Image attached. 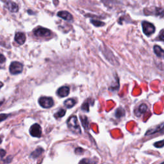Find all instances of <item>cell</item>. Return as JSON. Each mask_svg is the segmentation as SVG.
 <instances>
[{
	"label": "cell",
	"mask_w": 164,
	"mask_h": 164,
	"mask_svg": "<svg viewBox=\"0 0 164 164\" xmlns=\"http://www.w3.org/2000/svg\"><path fill=\"white\" fill-rule=\"evenodd\" d=\"M68 125L69 130L76 134H80L81 128L78 124V121L76 116H72L68 121Z\"/></svg>",
	"instance_id": "cell-1"
},
{
	"label": "cell",
	"mask_w": 164,
	"mask_h": 164,
	"mask_svg": "<svg viewBox=\"0 0 164 164\" xmlns=\"http://www.w3.org/2000/svg\"><path fill=\"white\" fill-rule=\"evenodd\" d=\"M144 14L145 15H154L156 16H159L164 17V9L160 7H149L145 8L144 10Z\"/></svg>",
	"instance_id": "cell-2"
},
{
	"label": "cell",
	"mask_w": 164,
	"mask_h": 164,
	"mask_svg": "<svg viewBox=\"0 0 164 164\" xmlns=\"http://www.w3.org/2000/svg\"><path fill=\"white\" fill-rule=\"evenodd\" d=\"M142 30L144 33L148 35L149 36L151 34H153L155 32V27L153 25V24L148 22V21H143L142 23Z\"/></svg>",
	"instance_id": "cell-3"
},
{
	"label": "cell",
	"mask_w": 164,
	"mask_h": 164,
	"mask_svg": "<svg viewBox=\"0 0 164 164\" xmlns=\"http://www.w3.org/2000/svg\"><path fill=\"white\" fill-rule=\"evenodd\" d=\"M23 65L21 63L18 62H13L10 65V72L12 75L19 74L23 71Z\"/></svg>",
	"instance_id": "cell-4"
},
{
	"label": "cell",
	"mask_w": 164,
	"mask_h": 164,
	"mask_svg": "<svg viewBox=\"0 0 164 164\" xmlns=\"http://www.w3.org/2000/svg\"><path fill=\"white\" fill-rule=\"evenodd\" d=\"M39 105L44 108H50L53 106L54 102L51 98L49 97H42L39 99Z\"/></svg>",
	"instance_id": "cell-5"
},
{
	"label": "cell",
	"mask_w": 164,
	"mask_h": 164,
	"mask_svg": "<svg viewBox=\"0 0 164 164\" xmlns=\"http://www.w3.org/2000/svg\"><path fill=\"white\" fill-rule=\"evenodd\" d=\"M34 34L39 37H47L51 35V32L47 28L39 27L34 30Z\"/></svg>",
	"instance_id": "cell-6"
},
{
	"label": "cell",
	"mask_w": 164,
	"mask_h": 164,
	"mask_svg": "<svg viewBox=\"0 0 164 164\" xmlns=\"http://www.w3.org/2000/svg\"><path fill=\"white\" fill-rule=\"evenodd\" d=\"M30 133L32 137L40 138L42 135L41 127L38 124H34L30 129Z\"/></svg>",
	"instance_id": "cell-7"
},
{
	"label": "cell",
	"mask_w": 164,
	"mask_h": 164,
	"mask_svg": "<svg viewBox=\"0 0 164 164\" xmlns=\"http://www.w3.org/2000/svg\"><path fill=\"white\" fill-rule=\"evenodd\" d=\"M15 40L17 44L23 45V44H25L26 41V36L23 33L17 32L15 35Z\"/></svg>",
	"instance_id": "cell-8"
},
{
	"label": "cell",
	"mask_w": 164,
	"mask_h": 164,
	"mask_svg": "<svg viewBox=\"0 0 164 164\" xmlns=\"http://www.w3.org/2000/svg\"><path fill=\"white\" fill-rule=\"evenodd\" d=\"M6 7L10 11L12 12H17L19 10V7H18V5L14 3L11 1H8L6 3Z\"/></svg>",
	"instance_id": "cell-9"
},
{
	"label": "cell",
	"mask_w": 164,
	"mask_h": 164,
	"mask_svg": "<svg viewBox=\"0 0 164 164\" xmlns=\"http://www.w3.org/2000/svg\"><path fill=\"white\" fill-rule=\"evenodd\" d=\"M58 16L62 18L63 19L66 21H71L72 20V16L67 11H60L57 14Z\"/></svg>",
	"instance_id": "cell-10"
},
{
	"label": "cell",
	"mask_w": 164,
	"mask_h": 164,
	"mask_svg": "<svg viewBox=\"0 0 164 164\" xmlns=\"http://www.w3.org/2000/svg\"><path fill=\"white\" fill-rule=\"evenodd\" d=\"M70 89L68 87H62L57 90V94L60 96L64 98V97L68 96L69 94Z\"/></svg>",
	"instance_id": "cell-11"
},
{
	"label": "cell",
	"mask_w": 164,
	"mask_h": 164,
	"mask_svg": "<svg viewBox=\"0 0 164 164\" xmlns=\"http://www.w3.org/2000/svg\"><path fill=\"white\" fill-rule=\"evenodd\" d=\"M148 110V106L145 104H142L138 106V108L135 111V115L138 117H140L141 115L145 113Z\"/></svg>",
	"instance_id": "cell-12"
},
{
	"label": "cell",
	"mask_w": 164,
	"mask_h": 164,
	"mask_svg": "<svg viewBox=\"0 0 164 164\" xmlns=\"http://www.w3.org/2000/svg\"><path fill=\"white\" fill-rule=\"evenodd\" d=\"M164 127V123H162L159 126H157L156 127H154V128H151V130H148L146 133H145V135H152V134H155L156 133H158Z\"/></svg>",
	"instance_id": "cell-13"
},
{
	"label": "cell",
	"mask_w": 164,
	"mask_h": 164,
	"mask_svg": "<svg viewBox=\"0 0 164 164\" xmlns=\"http://www.w3.org/2000/svg\"><path fill=\"white\" fill-rule=\"evenodd\" d=\"M153 50L155 53L158 57L164 58V50L162 49L159 46H155Z\"/></svg>",
	"instance_id": "cell-14"
},
{
	"label": "cell",
	"mask_w": 164,
	"mask_h": 164,
	"mask_svg": "<svg viewBox=\"0 0 164 164\" xmlns=\"http://www.w3.org/2000/svg\"><path fill=\"white\" fill-rule=\"evenodd\" d=\"M43 152H44L43 149L39 148L38 149H37L36 150H35L33 152H32L30 156H31L32 159H36V158H38L39 156H40Z\"/></svg>",
	"instance_id": "cell-15"
},
{
	"label": "cell",
	"mask_w": 164,
	"mask_h": 164,
	"mask_svg": "<svg viewBox=\"0 0 164 164\" xmlns=\"http://www.w3.org/2000/svg\"><path fill=\"white\" fill-rule=\"evenodd\" d=\"M76 104V101L73 99H68L64 101V105L68 108H71L74 106Z\"/></svg>",
	"instance_id": "cell-16"
},
{
	"label": "cell",
	"mask_w": 164,
	"mask_h": 164,
	"mask_svg": "<svg viewBox=\"0 0 164 164\" xmlns=\"http://www.w3.org/2000/svg\"><path fill=\"white\" fill-rule=\"evenodd\" d=\"M65 110H64V109H61V110H60L58 112H57L55 114H54V117L58 119V118H61L62 117H64L65 114Z\"/></svg>",
	"instance_id": "cell-17"
},
{
	"label": "cell",
	"mask_w": 164,
	"mask_h": 164,
	"mask_svg": "<svg viewBox=\"0 0 164 164\" xmlns=\"http://www.w3.org/2000/svg\"><path fill=\"white\" fill-rule=\"evenodd\" d=\"M91 23L92 24V25H94L95 26H97V27H99V26H103L105 25V23L103 22H101L100 21H98V20H94V19H92L90 21Z\"/></svg>",
	"instance_id": "cell-18"
},
{
	"label": "cell",
	"mask_w": 164,
	"mask_h": 164,
	"mask_svg": "<svg viewBox=\"0 0 164 164\" xmlns=\"http://www.w3.org/2000/svg\"><path fill=\"white\" fill-rule=\"evenodd\" d=\"M81 121L82 123V125L83 126L85 127V129H88V127H89V122H88V120L87 119V117L85 116H83V117H82L81 118Z\"/></svg>",
	"instance_id": "cell-19"
},
{
	"label": "cell",
	"mask_w": 164,
	"mask_h": 164,
	"mask_svg": "<svg viewBox=\"0 0 164 164\" xmlns=\"http://www.w3.org/2000/svg\"><path fill=\"white\" fill-rule=\"evenodd\" d=\"M124 113H125V112H124V110H123L122 108H118L117 110H116V116H117V117H121L122 116H123V115H124Z\"/></svg>",
	"instance_id": "cell-20"
},
{
	"label": "cell",
	"mask_w": 164,
	"mask_h": 164,
	"mask_svg": "<svg viewBox=\"0 0 164 164\" xmlns=\"http://www.w3.org/2000/svg\"><path fill=\"white\" fill-rule=\"evenodd\" d=\"M154 145L155 147L158 148H160L164 146V140L163 141H159L157 142H155Z\"/></svg>",
	"instance_id": "cell-21"
},
{
	"label": "cell",
	"mask_w": 164,
	"mask_h": 164,
	"mask_svg": "<svg viewBox=\"0 0 164 164\" xmlns=\"http://www.w3.org/2000/svg\"><path fill=\"white\" fill-rule=\"evenodd\" d=\"M8 116H9L8 114H5V113L0 114V122H2V121L5 120L6 119H7Z\"/></svg>",
	"instance_id": "cell-22"
},
{
	"label": "cell",
	"mask_w": 164,
	"mask_h": 164,
	"mask_svg": "<svg viewBox=\"0 0 164 164\" xmlns=\"http://www.w3.org/2000/svg\"><path fill=\"white\" fill-rule=\"evenodd\" d=\"M159 39L160 40H162L163 42H164V30H162L160 32L159 35Z\"/></svg>",
	"instance_id": "cell-23"
},
{
	"label": "cell",
	"mask_w": 164,
	"mask_h": 164,
	"mask_svg": "<svg viewBox=\"0 0 164 164\" xmlns=\"http://www.w3.org/2000/svg\"><path fill=\"white\" fill-rule=\"evenodd\" d=\"M89 104L87 103H85L83 105L82 107V109L83 110H86V111H89Z\"/></svg>",
	"instance_id": "cell-24"
},
{
	"label": "cell",
	"mask_w": 164,
	"mask_h": 164,
	"mask_svg": "<svg viewBox=\"0 0 164 164\" xmlns=\"http://www.w3.org/2000/svg\"><path fill=\"white\" fill-rule=\"evenodd\" d=\"M6 155V151L3 149H0V160H2L3 158Z\"/></svg>",
	"instance_id": "cell-25"
},
{
	"label": "cell",
	"mask_w": 164,
	"mask_h": 164,
	"mask_svg": "<svg viewBox=\"0 0 164 164\" xmlns=\"http://www.w3.org/2000/svg\"><path fill=\"white\" fill-rule=\"evenodd\" d=\"M6 58L2 54H0V64H3L5 62Z\"/></svg>",
	"instance_id": "cell-26"
},
{
	"label": "cell",
	"mask_w": 164,
	"mask_h": 164,
	"mask_svg": "<svg viewBox=\"0 0 164 164\" xmlns=\"http://www.w3.org/2000/svg\"><path fill=\"white\" fill-rule=\"evenodd\" d=\"M83 151V150L82 149V148H77V149L75 150L76 153H77V154H78V153L81 154Z\"/></svg>",
	"instance_id": "cell-27"
},
{
	"label": "cell",
	"mask_w": 164,
	"mask_h": 164,
	"mask_svg": "<svg viewBox=\"0 0 164 164\" xmlns=\"http://www.w3.org/2000/svg\"><path fill=\"white\" fill-rule=\"evenodd\" d=\"M3 86V83L2 82H0V89H1Z\"/></svg>",
	"instance_id": "cell-28"
},
{
	"label": "cell",
	"mask_w": 164,
	"mask_h": 164,
	"mask_svg": "<svg viewBox=\"0 0 164 164\" xmlns=\"http://www.w3.org/2000/svg\"><path fill=\"white\" fill-rule=\"evenodd\" d=\"M2 138H0V144L2 143Z\"/></svg>",
	"instance_id": "cell-29"
},
{
	"label": "cell",
	"mask_w": 164,
	"mask_h": 164,
	"mask_svg": "<svg viewBox=\"0 0 164 164\" xmlns=\"http://www.w3.org/2000/svg\"><path fill=\"white\" fill-rule=\"evenodd\" d=\"M2 104H3V101H1V102H0V106H1Z\"/></svg>",
	"instance_id": "cell-30"
}]
</instances>
